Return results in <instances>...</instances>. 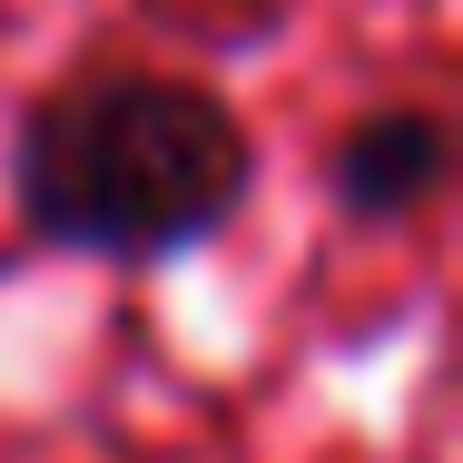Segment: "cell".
I'll return each instance as SVG.
<instances>
[{
  "instance_id": "1",
  "label": "cell",
  "mask_w": 463,
  "mask_h": 463,
  "mask_svg": "<svg viewBox=\"0 0 463 463\" xmlns=\"http://www.w3.org/2000/svg\"><path fill=\"white\" fill-rule=\"evenodd\" d=\"M257 197L247 109L187 70L99 60L70 70L10 128V207L40 247L99 267H168L217 247Z\"/></svg>"
},
{
  "instance_id": "2",
  "label": "cell",
  "mask_w": 463,
  "mask_h": 463,
  "mask_svg": "<svg viewBox=\"0 0 463 463\" xmlns=\"http://www.w3.org/2000/svg\"><path fill=\"white\" fill-rule=\"evenodd\" d=\"M444 178H454V128L424 99L355 109L335 128V148H326V197H335L345 227H404V217H424L444 197Z\"/></svg>"
}]
</instances>
